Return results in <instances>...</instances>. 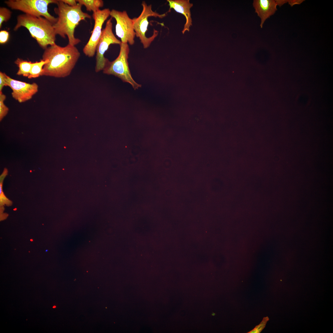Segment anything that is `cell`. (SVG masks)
Listing matches in <instances>:
<instances>
[{"label":"cell","mask_w":333,"mask_h":333,"mask_svg":"<svg viewBox=\"0 0 333 333\" xmlns=\"http://www.w3.org/2000/svg\"><path fill=\"white\" fill-rule=\"evenodd\" d=\"M170 6L169 11L171 9L183 15L185 17L186 22L182 31L184 34L186 31H189L190 27L192 25L190 8L193 6L189 0H167Z\"/></svg>","instance_id":"cell-12"},{"label":"cell","mask_w":333,"mask_h":333,"mask_svg":"<svg viewBox=\"0 0 333 333\" xmlns=\"http://www.w3.org/2000/svg\"><path fill=\"white\" fill-rule=\"evenodd\" d=\"M110 11L109 8H105L93 12L92 16L94 21L93 29L88 41L83 49L86 56L92 57L94 56L102 35V26L110 16Z\"/></svg>","instance_id":"cell-9"},{"label":"cell","mask_w":333,"mask_h":333,"mask_svg":"<svg viewBox=\"0 0 333 333\" xmlns=\"http://www.w3.org/2000/svg\"><path fill=\"white\" fill-rule=\"evenodd\" d=\"M56 4L57 7L54 8V11L58 17L57 22L53 25L55 34L64 39L67 36L68 44L75 46L81 40L75 37V29L80 21L90 19L91 17L82 10V5L78 3L76 6H71L61 0H58Z\"/></svg>","instance_id":"cell-2"},{"label":"cell","mask_w":333,"mask_h":333,"mask_svg":"<svg viewBox=\"0 0 333 333\" xmlns=\"http://www.w3.org/2000/svg\"><path fill=\"white\" fill-rule=\"evenodd\" d=\"M6 98V96L2 92H0V120L2 119L7 114L9 111L8 108L4 104V101Z\"/></svg>","instance_id":"cell-16"},{"label":"cell","mask_w":333,"mask_h":333,"mask_svg":"<svg viewBox=\"0 0 333 333\" xmlns=\"http://www.w3.org/2000/svg\"><path fill=\"white\" fill-rule=\"evenodd\" d=\"M12 202L5 196L3 192L0 194V204L1 206L4 205L5 204L8 206H10L12 205Z\"/></svg>","instance_id":"cell-20"},{"label":"cell","mask_w":333,"mask_h":333,"mask_svg":"<svg viewBox=\"0 0 333 333\" xmlns=\"http://www.w3.org/2000/svg\"><path fill=\"white\" fill-rule=\"evenodd\" d=\"M253 5L255 12L261 19V28L262 27L266 20L273 15L277 10V5L276 0H255Z\"/></svg>","instance_id":"cell-11"},{"label":"cell","mask_w":333,"mask_h":333,"mask_svg":"<svg viewBox=\"0 0 333 333\" xmlns=\"http://www.w3.org/2000/svg\"><path fill=\"white\" fill-rule=\"evenodd\" d=\"M47 60H43L41 59L39 62L33 63L29 76V79L36 78L41 76L44 65L48 63Z\"/></svg>","instance_id":"cell-15"},{"label":"cell","mask_w":333,"mask_h":333,"mask_svg":"<svg viewBox=\"0 0 333 333\" xmlns=\"http://www.w3.org/2000/svg\"><path fill=\"white\" fill-rule=\"evenodd\" d=\"M118 57L113 61L107 62L102 70L103 73L112 75L121 79L123 82L130 84L134 89L141 86L134 80L130 71L128 61L130 48L128 43H121Z\"/></svg>","instance_id":"cell-4"},{"label":"cell","mask_w":333,"mask_h":333,"mask_svg":"<svg viewBox=\"0 0 333 333\" xmlns=\"http://www.w3.org/2000/svg\"><path fill=\"white\" fill-rule=\"evenodd\" d=\"M9 33L6 30H1L0 31V43L4 44L8 41Z\"/></svg>","instance_id":"cell-19"},{"label":"cell","mask_w":333,"mask_h":333,"mask_svg":"<svg viewBox=\"0 0 333 333\" xmlns=\"http://www.w3.org/2000/svg\"><path fill=\"white\" fill-rule=\"evenodd\" d=\"M56 306H53V308H56Z\"/></svg>","instance_id":"cell-27"},{"label":"cell","mask_w":333,"mask_h":333,"mask_svg":"<svg viewBox=\"0 0 333 333\" xmlns=\"http://www.w3.org/2000/svg\"><path fill=\"white\" fill-rule=\"evenodd\" d=\"M74 46L61 47L56 44L45 49L42 60L48 62L43 67L41 76L64 78L70 75L80 56Z\"/></svg>","instance_id":"cell-1"},{"label":"cell","mask_w":333,"mask_h":333,"mask_svg":"<svg viewBox=\"0 0 333 333\" xmlns=\"http://www.w3.org/2000/svg\"><path fill=\"white\" fill-rule=\"evenodd\" d=\"M58 0H9L5 3L12 9L37 17L43 16L54 24L57 18L49 13L48 7L51 3L56 4Z\"/></svg>","instance_id":"cell-5"},{"label":"cell","mask_w":333,"mask_h":333,"mask_svg":"<svg viewBox=\"0 0 333 333\" xmlns=\"http://www.w3.org/2000/svg\"><path fill=\"white\" fill-rule=\"evenodd\" d=\"M14 63L18 68L16 75H22L28 77L29 75L33 63L18 58L14 61Z\"/></svg>","instance_id":"cell-13"},{"label":"cell","mask_w":333,"mask_h":333,"mask_svg":"<svg viewBox=\"0 0 333 333\" xmlns=\"http://www.w3.org/2000/svg\"><path fill=\"white\" fill-rule=\"evenodd\" d=\"M304 1V0H288V3L291 6H292L296 4H300Z\"/></svg>","instance_id":"cell-24"},{"label":"cell","mask_w":333,"mask_h":333,"mask_svg":"<svg viewBox=\"0 0 333 333\" xmlns=\"http://www.w3.org/2000/svg\"><path fill=\"white\" fill-rule=\"evenodd\" d=\"M110 16L116 21V34L121 39V43L133 45L135 33L133 18L129 17L125 10L121 11L112 9L110 11Z\"/></svg>","instance_id":"cell-8"},{"label":"cell","mask_w":333,"mask_h":333,"mask_svg":"<svg viewBox=\"0 0 333 333\" xmlns=\"http://www.w3.org/2000/svg\"><path fill=\"white\" fill-rule=\"evenodd\" d=\"M61 1L71 6H76L78 4L76 1L75 0H61Z\"/></svg>","instance_id":"cell-22"},{"label":"cell","mask_w":333,"mask_h":333,"mask_svg":"<svg viewBox=\"0 0 333 333\" xmlns=\"http://www.w3.org/2000/svg\"><path fill=\"white\" fill-rule=\"evenodd\" d=\"M53 25L44 18L24 14L18 16L14 30L16 31L22 27L26 28L40 47L45 49L48 46L56 44V35Z\"/></svg>","instance_id":"cell-3"},{"label":"cell","mask_w":333,"mask_h":333,"mask_svg":"<svg viewBox=\"0 0 333 333\" xmlns=\"http://www.w3.org/2000/svg\"><path fill=\"white\" fill-rule=\"evenodd\" d=\"M7 174V169L6 168H5L3 172L0 176V184H2L3 180Z\"/></svg>","instance_id":"cell-23"},{"label":"cell","mask_w":333,"mask_h":333,"mask_svg":"<svg viewBox=\"0 0 333 333\" xmlns=\"http://www.w3.org/2000/svg\"><path fill=\"white\" fill-rule=\"evenodd\" d=\"M6 86L12 90L13 98L21 103L31 99L38 91L39 86L35 83L31 84L12 78L6 75Z\"/></svg>","instance_id":"cell-10"},{"label":"cell","mask_w":333,"mask_h":333,"mask_svg":"<svg viewBox=\"0 0 333 333\" xmlns=\"http://www.w3.org/2000/svg\"><path fill=\"white\" fill-rule=\"evenodd\" d=\"M268 317L263 318L262 321L258 325L256 326L253 330L248 333H259L265 328L267 322L269 320Z\"/></svg>","instance_id":"cell-18"},{"label":"cell","mask_w":333,"mask_h":333,"mask_svg":"<svg viewBox=\"0 0 333 333\" xmlns=\"http://www.w3.org/2000/svg\"><path fill=\"white\" fill-rule=\"evenodd\" d=\"M2 184H0V194H1L3 192L2 190Z\"/></svg>","instance_id":"cell-26"},{"label":"cell","mask_w":333,"mask_h":333,"mask_svg":"<svg viewBox=\"0 0 333 333\" xmlns=\"http://www.w3.org/2000/svg\"><path fill=\"white\" fill-rule=\"evenodd\" d=\"M11 12L8 9L4 7L0 8V28H2L4 22L7 21L10 18Z\"/></svg>","instance_id":"cell-17"},{"label":"cell","mask_w":333,"mask_h":333,"mask_svg":"<svg viewBox=\"0 0 333 333\" xmlns=\"http://www.w3.org/2000/svg\"><path fill=\"white\" fill-rule=\"evenodd\" d=\"M142 11L138 17L133 18L135 36L138 38L144 48H148L158 34V31L154 29L153 35L149 37H146V33L148 30L149 24L148 18L152 16L162 18L166 16V14H160L154 11L152 9L151 5H148L144 1L142 2Z\"/></svg>","instance_id":"cell-6"},{"label":"cell","mask_w":333,"mask_h":333,"mask_svg":"<svg viewBox=\"0 0 333 333\" xmlns=\"http://www.w3.org/2000/svg\"><path fill=\"white\" fill-rule=\"evenodd\" d=\"M79 4L84 6L87 11L96 12L104 6V2L102 0H77Z\"/></svg>","instance_id":"cell-14"},{"label":"cell","mask_w":333,"mask_h":333,"mask_svg":"<svg viewBox=\"0 0 333 333\" xmlns=\"http://www.w3.org/2000/svg\"><path fill=\"white\" fill-rule=\"evenodd\" d=\"M112 28L113 23L111 17L107 21L105 27L102 30L101 38L96 47L95 69L97 72L103 70L109 60L104 56L109 45L114 44L120 45L121 43L114 35Z\"/></svg>","instance_id":"cell-7"},{"label":"cell","mask_w":333,"mask_h":333,"mask_svg":"<svg viewBox=\"0 0 333 333\" xmlns=\"http://www.w3.org/2000/svg\"><path fill=\"white\" fill-rule=\"evenodd\" d=\"M277 6H282L284 4L288 2V0H276Z\"/></svg>","instance_id":"cell-25"},{"label":"cell","mask_w":333,"mask_h":333,"mask_svg":"<svg viewBox=\"0 0 333 333\" xmlns=\"http://www.w3.org/2000/svg\"><path fill=\"white\" fill-rule=\"evenodd\" d=\"M6 76L5 73L0 72V92H2L3 88L6 86Z\"/></svg>","instance_id":"cell-21"}]
</instances>
